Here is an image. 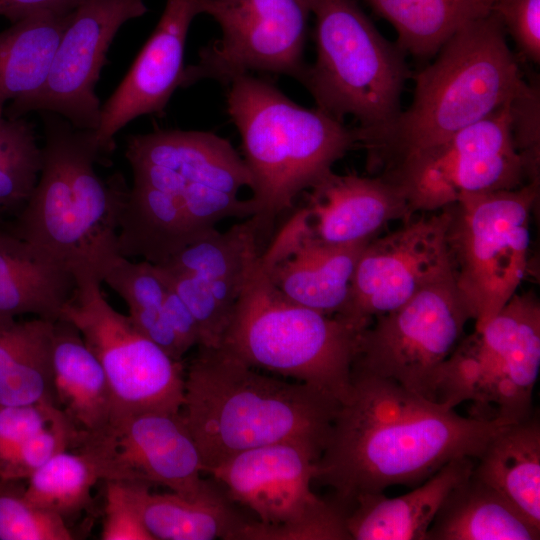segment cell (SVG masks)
<instances>
[{
    "instance_id": "cell-6",
    "label": "cell",
    "mask_w": 540,
    "mask_h": 540,
    "mask_svg": "<svg viewBox=\"0 0 540 540\" xmlns=\"http://www.w3.org/2000/svg\"><path fill=\"white\" fill-rule=\"evenodd\" d=\"M347 320L287 299L262 253L235 304L221 346L253 368L312 386L344 402L360 333Z\"/></svg>"
},
{
    "instance_id": "cell-14",
    "label": "cell",
    "mask_w": 540,
    "mask_h": 540,
    "mask_svg": "<svg viewBox=\"0 0 540 540\" xmlns=\"http://www.w3.org/2000/svg\"><path fill=\"white\" fill-rule=\"evenodd\" d=\"M198 14L220 27L219 38L199 50L184 68L180 87L203 79L227 84L253 71L302 81L311 9L308 0H198Z\"/></svg>"
},
{
    "instance_id": "cell-25",
    "label": "cell",
    "mask_w": 540,
    "mask_h": 540,
    "mask_svg": "<svg viewBox=\"0 0 540 540\" xmlns=\"http://www.w3.org/2000/svg\"><path fill=\"white\" fill-rule=\"evenodd\" d=\"M130 484L143 523L154 540H232L245 521L212 479L194 496L172 491L152 493L147 484Z\"/></svg>"
},
{
    "instance_id": "cell-21",
    "label": "cell",
    "mask_w": 540,
    "mask_h": 540,
    "mask_svg": "<svg viewBox=\"0 0 540 540\" xmlns=\"http://www.w3.org/2000/svg\"><path fill=\"white\" fill-rule=\"evenodd\" d=\"M474 458L453 459L412 491L388 498L382 493L359 496L346 513L354 540H426L427 532L451 490L474 469Z\"/></svg>"
},
{
    "instance_id": "cell-41",
    "label": "cell",
    "mask_w": 540,
    "mask_h": 540,
    "mask_svg": "<svg viewBox=\"0 0 540 540\" xmlns=\"http://www.w3.org/2000/svg\"><path fill=\"white\" fill-rule=\"evenodd\" d=\"M82 0H0V16L15 23L38 13L69 14Z\"/></svg>"
},
{
    "instance_id": "cell-42",
    "label": "cell",
    "mask_w": 540,
    "mask_h": 540,
    "mask_svg": "<svg viewBox=\"0 0 540 540\" xmlns=\"http://www.w3.org/2000/svg\"><path fill=\"white\" fill-rule=\"evenodd\" d=\"M499 0H471L470 18L486 15Z\"/></svg>"
},
{
    "instance_id": "cell-11",
    "label": "cell",
    "mask_w": 540,
    "mask_h": 540,
    "mask_svg": "<svg viewBox=\"0 0 540 540\" xmlns=\"http://www.w3.org/2000/svg\"><path fill=\"white\" fill-rule=\"evenodd\" d=\"M74 275L76 286L61 318L78 329L101 364L113 398L112 420L144 411L179 413L184 395L182 362L171 358L128 315L107 302L93 272Z\"/></svg>"
},
{
    "instance_id": "cell-16",
    "label": "cell",
    "mask_w": 540,
    "mask_h": 540,
    "mask_svg": "<svg viewBox=\"0 0 540 540\" xmlns=\"http://www.w3.org/2000/svg\"><path fill=\"white\" fill-rule=\"evenodd\" d=\"M445 208L413 216L363 250L347 305L337 315L364 330L379 315L403 305L423 288L452 278Z\"/></svg>"
},
{
    "instance_id": "cell-33",
    "label": "cell",
    "mask_w": 540,
    "mask_h": 540,
    "mask_svg": "<svg viewBox=\"0 0 540 540\" xmlns=\"http://www.w3.org/2000/svg\"><path fill=\"white\" fill-rule=\"evenodd\" d=\"M42 160L33 126L21 117L0 116V211L26 203L38 182Z\"/></svg>"
},
{
    "instance_id": "cell-39",
    "label": "cell",
    "mask_w": 540,
    "mask_h": 540,
    "mask_svg": "<svg viewBox=\"0 0 540 540\" xmlns=\"http://www.w3.org/2000/svg\"><path fill=\"white\" fill-rule=\"evenodd\" d=\"M514 146L525 161L528 179L539 181V92L532 90L510 104Z\"/></svg>"
},
{
    "instance_id": "cell-20",
    "label": "cell",
    "mask_w": 540,
    "mask_h": 540,
    "mask_svg": "<svg viewBox=\"0 0 540 540\" xmlns=\"http://www.w3.org/2000/svg\"><path fill=\"white\" fill-rule=\"evenodd\" d=\"M311 230L330 244L372 240L394 220L414 215L403 193L379 176L332 172L308 194Z\"/></svg>"
},
{
    "instance_id": "cell-38",
    "label": "cell",
    "mask_w": 540,
    "mask_h": 540,
    "mask_svg": "<svg viewBox=\"0 0 540 540\" xmlns=\"http://www.w3.org/2000/svg\"><path fill=\"white\" fill-rule=\"evenodd\" d=\"M490 11L496 13L505 31L514 39L521 54L540 62V0H499Z\"/></svg>"
},
{
    "instance_id": "cell-7",
    "label": "cell",
    "mask_w": 540,
    "mask_h": 540,
    "mask_svg": "<svg viewBox=\"0 0 540 540\" xmlns=\"http://www.w3.org/2000/svg\"><path fill=\"white\" fill-rule=\"evenodd\" d=\"M315 17L316 59L300 82L317 108L343 121L353 116L356 146L401 112L410 71L405 53L385 39L356 0H308Z\"/></svg>"
},
{
    "instance_id": "cell-22",
    "label": "cell",
    "mask_w": 540,
    "mask_h": 540,
    "mask_svg": "<svg viewBox=\"0 0 540 540\" xmlns=\"http://www.w3.org/2000/svg\"><path fill=\"white\" fill-rule=\"evenodd\" d=\"M127 160L167 167L188 184L238 195L251 184L243 158L225 138L206 131L158 130L130 136Z\"/></svg>"
},
{
    "instance_id": "cell-34",
    "label": "cell",
    "mask_w": 540,
    "mask_h": 540,
    "mask_svg": "<svg viewBox=\"0 0 540 540\" xmlns=\"http://www.w3.org/2000/svg\"><path fill=\"white\" fill-rule=\"evenodd\" d=\"M100 280L125 300L128 317L137 329L164 316L169 284L157 265L145 260L132 262L119 254L104 268Z\"/></svg>"
},
{
    "instance_id": "cell-32",
    "label": "cell",
    "mask_w": 540,
    "mask_h": 540,
    "mask_svg": "<svg viewBox=\"0 0 540 540\" xmlns=\"http://www.w3.org/2000/svg\"><path fill=\"white\" fill-rule=\"evenodd\" d=\"M24 487L34 505L67 521L79 514L91 500V490L102 474L95 458L86 450L62 451L32 473Z\"/></svg>"
},
{
    "instance_id": "cell-28",
    "label": "cell",
    "mask_w": 540,
    "mask_h": 540,
    "mask_svg": "<svg viewBox=\"0 0 540 540\" xmlns=\"http://www.w3.org/2000/svg\"><path fill=\"white\" fill-rule=\"evenodd\" d=\"M262 252L257 228L249 217L225 232L214 230L162 264L199 277L231 319L235 304Z\"/></svg>"
},
{
    "instance_id": "cell-35",
    "label": "cell",
    "mask_w": 540,
    "mask_h": 540,
    "mask_svg": "<svg viewBox=\"0 0 540 540\" xmlns=\"http://www.w3.org/2000/svg\"><path fill=\"white\" fill-rule=\"evenodd\" d=\"M61 516L31 503L20 481L0 479V540H71Z\"/></svg>"
},
{
    "instance_id": "cell-1",
    "label": "cell",
    "mask_w": 540,
    "mask_h": 540,
    "mask_svg": "<svg viewBox=\"0 0 540 540\" xmlns=\"http://www.w3.org/2000/svg\"><path fill=\"white\" fill-rule=\"evenodd\" d=\"M511 423L461 416L391 379L353 369L350 394L338 406L315 480L335 491L343 509L393 485H419L453 459L479 458Z\"/></svg>"
},
{
    "instance_id": "cell-29",
    "label": "cell",
    "mask_w": 540,
    "mask_h": 540,
    "mask_svg": "<svg viewBox=\"0 0 540 540\" xmlns=\"http://www.w3.org/2000/svg\"><path fill=\"white\" fill-rule=\"evenodd\" d=\"M54 322L0 315V405L55 404L51 363Z\"/></svg>"
},
{
    "instance_id": "cell-23",
    "label": "cell",
    "mask_w": 540,
    "mask_h": 540,
    "mask_svg": "<svg viewBox=\"0 0 540 540\" xmlns=\"http://www.w3.org/2000/svg\"><path fill=\"white\" fill-rule=\"evenodd\" d=\"M51 363L55 404L78 438L105 430L114 415L106 374L78 329L62 318L54 322Z\"/></svg>"
},
{
    "instance_id": "cell-13",
    "label": "cell",
    "mask_w": 540,
    "mask_h": 540,
    "mask_svg": "<svg viewBox=\"0 0 540 540\" xmlns=\"http://www.w3.org/2000/svg\"><path fill=\"white\" fill-rule=\"evenodd\" d=\"M374 319L360 333L353 369L391 379L435 401L436 375L472 320L453 279L423 288Z\"/></svg>"
},
{
    "instance_id": "cell-31",
    "label": "cell",
    "mask_w": 540,
    "mask_h": 540,
    "mask_svg": "<svg viewBox=\"0 0 540 540\" xmlns=\"http://www.w3.org/2000/svg\"><path fill=\"white\" fill-rule=\"evenodd\" d=\"M395 28L397 45L417 57L436 54L470 19L471 0H365Z\"/></svg>"
},
{
    "instance_id": "cell-9",
    "label": "cell",
    "mask_w": 540,
    "mask_h": 540,
    "mask_svg": "<svg viewBox=\"0 0 540 540\" xmlns=\"http://www.w3.org/2000/svg\"><path fill=\"white\" fill-rule=\"evenodd\" d=\"M539 181L468 195L444 207L452 279L482 328L517 293L528 267L530 217Z\"/></svg>"
},
{
    "instance_id": "cell-2",
    "label": "cell",
    "mask_w": 540,
    "mask_h": 540,
    "mask_svg": "<svg viewBox=\"0 0 540 540\" xmlns=\"http://www.w3.org/2000/svg\"><path fill=\"white\" fill-rule=\"evenodd\" d=\"M198 347L185 370L179 415L203 473L240 452L275 443L301 442L323 451L336 399L305 383L264 375L222 346Z\"/></svg>"
},
{
    "instance_id": "cell-24",
    "label": "cell",
    "mask_w": 540,
    "mask_h": 540,
    "mask_svg": "<svg viewBox=\"0 0 540 540\" xmlns=\"http://www.w3.org/2000/svg\"><path fill=\"white\" fill-rule=\"evenodd\" d=\"M75 286L64 261L10 231L0 232V315L56 321Z\"/></svg>"
},
{
    "instance_id": "cell-27",
    "label": "cell",
    "mask_w": 540,
    "mask_h": 540,
    "mask_svg": "<svg viewBox=\"0 0 540 540\" xmlns=\"http://www.w3.org/2000/svg\"><path fill=\"white\" fill-rule=\"evenodd\" d=\"M472 473L540 529V423L531 416L495 434Z\"/></svg>"
},
{
    "instance_id": "cell-37",
    "label": "cell",
    "mask_w": 540,
    "mask_h": 540,
    "mask_svg": "<svg viewBox=\"0 0 540 540\" xmlns=\"http://www.w3.org/2000/svg\"><path fill=\"white\" fill-rule=\"evenodd\" d=\"M103 540H154L145 527L128 481H106Z\"/></svg>"
},
{
    "instance_id": "cell-3",
    "label": "cell",
    "mask_w": 540,
    "mask_h": 540,
    "mask_svg": "<svg viewBox=\"0 0 540 540\" xmlns=\"http://www.w3.org/2000/svg\"><path fill=\"white\" fill-rule=\"evenodd\" d=\"M495 12L465 21L437 59L414 76L410 106L363 140L366 169L381 176L532 90L522 77Z\"/></svg>"
},
{
    "instance_id": "cell-18",
    "label": "cell",
    "mask_w": 540,
    "mask_h": 540,
    "mask_svg": "<svg viewBox=\"0 0 540 540\" xmlns=\"http://www.w3.org/2000/svg\"><path fill=\"white\" fill-rule=\"evenodd\" d=\"M197 6L198 0H166L153 33L101 107L94 137L103 155L113 151L114 136L130 121L143 115H163L181 84L186 39L194 17L199 15Z\"/></svg>"
},
{
    "instance_id": "cell-19",
    "label": "cell",
    "mask_w": 540,
    "mask_h": 540,
    "mask_svg": "<svg viewBox=\"0 0 540 540\" xmlns=\"http://www.w3.org/2000/svg\"><path fill=\"white\" fill-rule=\"evenodd\" d=\"M371 240L330 244L317 238L305 207L262 252L270 277L289 300L327 315L345 309L358 260Z\"/></svg>"
},
{
    "instance_id": "cell-15",
    "label": "cell",
    "mask_w": 540,
    "mask_h": 540,
    "mask_svg": "<svg viewBox=\"0 0 540 540\" xmlns=\"http://www.w3.org/2000/svg\"><path fill=\"white\" fill-rule=\"evenodd\" d=\"M147 11L144 0H82L60 38L45 82L11 102L4 115L20 118L31 111L50 112L77 129L95 131L102 107L95 86L108 49L125 22Z\"/></svg>"
},
{
    "instance_id": "cell-8",
    "label": "cell",
    "mask_w": 540,
    "mask_h": 540,
    "mask_svg": "<svg viewBox=\"0 0 540 540\" xmlns=\"http://www.w3.org/2000/svg\"><path fill=\"white\" fill-rule=\"evenodd\" d=\"M540 370V302L515 293L482 328L462 338L440 367L434 400L469 416L512 423L531 417Z\"/></svg>"
},
{
    "instance_id": "cell-36",
    "label": "cell",
    "mask_w": 540,
    "mask_h": 540,
    "mask_svg": "<svg viewBox=\"0 0 540 540\" xmlns=\"http://www.w3.org/2000/svg\"><path fill=\"white\" fill-rule=\"evenodd\" d=\"M61 410L50 402L0 405V479H4L25 443Z\"/></svg>"
},
{
    "instance_id": "cell-30",
    "label": "cell",
    "mask_w": 540,
    "mask_h": 540,
    "mask_svg": "<svg viewBox=\"0 0 540 540\" xmlns=\"http://www.w3.org/2000/svg\"><path fill=\"white\" fill-rule=\"evenodd\" d=\"M72 13L34 14L0 32V116L8 102L32 94L45 82Z\"/></svg>"
},
{
    "instance_id": "cell-10",
    "label": "cell",
    "mask_w": 540,
    "mask_h": 540,
    "mask_svg": "<svg viewBox=\"0 0 540 540\" xmlns=\"http://www.w3.org/2000/svg\"><path fill=\"white\" fill-rule=\"evenodd\" d=\"M322 450L281 442L240 452L204 471L232 501L257 516L238 540H347L346 513L312 490Z\"/></svg>"
},
{
    "instance_id": "cell-40",
    "label": "cell",
    "mask_w": 540,
    "mask_h": 540,
    "mask_svg": "<svg viewBox=\"0 0 540 540\" xmlns=\"http://www.w3.org/2000/svg\"><path fill=\"white\" fill-rule=\"evenodd\" d=\"M163 311L184 353L195 345L199 346L200 331L197 321L170 285L163 302Z\"/></svg>"
},
{
    "instance_id": "cell-4",
    "label": "cell",
    "mask_w": 540,
    "mask_h": 540,
    "mask_svg": "<svg viewBox=\"0 0 540 540\" xmlns=\"http://www.w3.org/2000/svg\"><path fill=\"white\" fill-rule=\"evenodd\" d=\"M226 85L227 112L240 134L251 177L250 199L256 207L251 219L263 246L277 218L356 146V133L317 107L298 105L251 73Z\"/></svg>"
},
{
    "instance_id": "cell-26",
    "label": "cell",
    "mask_w": 540,
    "mask_h": 540,
    "mask_svg": "<svg viewBox=\"0 0 540 540\" xmlns=\"http://www.w3.org/2000/svg\"><path fill=\"white\" fill-rule=\"evenodd\" d=\"M540 529L471 473L447 495L426 540H538Z\"/></svg>"
},
{
    "instance_id": "cell-12",
    "label": "cell",
    "mask_w": 540,
    "mask_h": 540,
    "mask_svg": "<svg viewBox=\"0 0 540 540\" xmlns=\"http://www.w3.org/2000/svg\"><path fill=\"white\" fill-rule=\"evenodd\" d=\"M512 101L379 176L394 184L416 212H435L465 196L511 190L528 179L514 146Z\"/></svg>"
},
{
    "instance_id": "cell-17",
    "label": "cell",
    "mask_w": 540,
    "mask_h": 540,
    "mask_svg": "<svg viewBox=\"0 0 540 540\" xmlns=\"http://www.w3.org/2000/svg\"><path fill=\"white\" fill-rule=\"evenodd\" d=\"M75 448L95 458L105 481L158 484L187 496L209 483L179 413L144 411L116 418L102 432L80 437Z\"/></svg>"
},
{
    "instance_id": "cell-5",
    "label": "cell",
    "mask_w": 540,
    "mask_h": 540,
    "mask_svg": "<svg viewBox=\"0 0 540 540\" xmlns=\"http://www.w3.org/2000/svg\"><path fill=\"white\" fill-rule=\"evenodd\" d=\"M42 113L40 176L10 232L64 261L73 273L90 271L100 279L120 254L117 236L128 188L118 174L109 182L98 176L95 163L103 154L94 131Z\"/></svg>"
}]
</instances>
